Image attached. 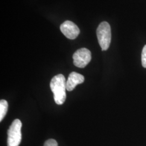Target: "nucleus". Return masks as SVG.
I'll list each match as a JSON object with an SVG mask.
<instances>
[{"label":"nucleus","mask_w":146,"mask_h":146,"mask_svg":"<svg viewBox=\"0 0 146 146\" xmlns=\"http://www.w3.org/2000/svg\"><path fill=\"white\" fill-rule=\"evenodd\" d=\"M50 89L54 94V99L57 104H62L66 99V81L62 74L53 77L50 84Z\"/></svg>","instance_id":"f257e3e1"},{"label":"nucleus","mask_w":146,"mask_h":146,"mask_svg":"<svg viewBox=\"0 0 146 146\" xmlns=\"http://www.w3.org/2000/svg\"><path fill=\"white\" fill-rule=\"evenodd\" d=\"M96 35L102 50H107L110 47L111 37L110 24L106 21L101 22L97 28Z\"/></svg>","instance_id":"f03ea898"},{"label":"nucleus","mask_w":146,"mask_h":146,"mask_svg":"<svg viewBox=\"0 0 146 146\" xmlns=\"http://www.w3.org/2000/svg\"><path fill=\"white\" fill-rule=\"evenodd\" d=\"M22 123L19 119H15L12 122L7 131L8 146H19L22 139Z\"/></svg>","instance_id":"7ed1b4c3"},{"label":"nucleus","mask_w":146,"mask_h":146,"mask_svg":"<svg viewBox=\"0 0 146 146\" xmlns=\"http://www.w3.org/2000/svg\"><path fill=\"white\" fill-rule=\"evenodd\" d=\"M74 64L78 68H84L92 59L90 51L87 48H82L78 49L73 54Z\"/></svg>","instance_id":"20e7f679"},{"label":"nucleus","mask_w":146,"mask_h":146,"mask_svg":"<svg viewBox=\"0 0 146 146\" xmlns=\"http://www.w3.org/2000/svg\"><path fill=\"white\" fill-rule=\"evenodd\" d=\"M60 30L63 34L69 39L74 40L78 36L80 29L74 22L66 21L60 26Z\"/></svg>","instance_id":"39448f33"},{"label":"nucleus","mask_w":146,"mask_h":146,"mask_svg":"<svg viewBox=\"0 0 146 146\" xmlns=\"http://www.w3.org/2000/svg\"><path fill=\"white\" fill-rule=\"evenodd\" d=\"M84 81V76L76 72L70 73L66 82V89L70 92L73 90L76 86L79 84H82Z\"/></svg>","instance_id":"423d86ee"},{"label":"nucleus","mask_w":146,"mask_h":146,"mask_svg":"<svg viewBox=\"0 0 146 146\" xmlns=\"http://www.w3.org/2000/svg\"><path fill=\"white\" fill-rule=\"evenodd\" d=\"M8 102L5 100L0 101V121H2L5 117L8 110Z\"/></svg>","instance_id":"0eeeda50"},{"label":"nucleus","mask_w":146,"mask_h":146,"mask_svg":"<svg viewBox=\"0 0 146 146\" xmlns=\"http://www.w3.org/2000/svg\"><path fill=\"white\" fill-rule=\"evenodd\" d=\"M142 64L144 68H146V45H145L142 50L141 55Z\"/></svg>","instance_id":"6e6552de"},{"label":"nucleus","mask_w":146,"mask_h":146,"mask_svg":"<svg viewBox=\"0 0 146 146\" xmlns=\"http://www.w3.org/2000/svg\"><path fill=\"white\" fill-rule=\"evenodd\" d=\"M44 146H58V143L54 139H49L44 142Z\"/></svg>","instance_id":"1a4fd4ad"}]
</instances>
